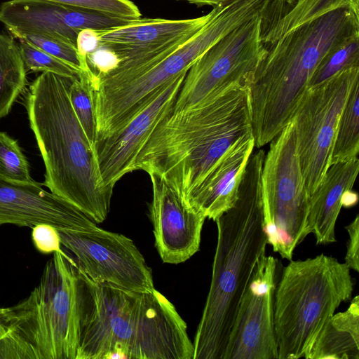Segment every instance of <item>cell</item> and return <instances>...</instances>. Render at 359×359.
<instances>
[{
  "mask_svg": "<svg viewBox=\"0 0 359 359\" xmlns=\"http://www.w3.org/2000/svg\"><path fill=\"white\" fill-rule=\"evenodd\" d=\"M187 72L169 81L123 128L95 140V151L106 187L114 189L124 175L136 170L142 148L157 123L173 105Z\"/></svg>",
  "mask_w": 359,
  "mask_h": 359,
  "instance_id": "2e32d148",
  "label": "cell"
},
{
  "mask_svg": "<svg viewBox=\"0 0 359 359\" xmlns=\"http://www.w3.org/2000/svg\"><path fill=\"white\" fill-rule=\"evenodd\" d=\"M57 231L62 248L92 280L135 292L155 289L151 268L130 238L90 217L74 230Z\"/></svg>",
  "mask_w": 359,
  "mask_h": 359,
  "instance_id": "7c38bea8",
  "label": "cell"
},
{
  "mask_svg": "<svg viewBox=\"0 0 359 359\" xmlns=\"http://www.w3.org/2000/svg\"><path fill=\"white\" fill-rule=\"evenodd\" d=\"M18 46L27 72H52L71 79L79 77L81 74L63 61L25 41H20Z\"/></svg>",
  "mask_w": 359,
  "mask_h": 359,
  "instance_id": "83f0119b",
  "label": "cell"
},
{
  "mask_svg": "<svg viewBox=\"0 0 359 359\" xmlns=\"http://www.w3.org/2000/svg\"><path fill=\"white\" fill-rule=\"evenodd\" d=\"M148 175L152 186L149 216L155 246L164 263L184 262L200 249L206 217L162 177L154 173Z\"/></svg>",
  "mask_w": 359,
  "mask_h": 359,
  "instance_id": "e0dca14e",
  "label": "cell"
},
{
  "mask_svg": "<svg viewBox=\"0 0 359 359\" xmlns=\"http://www.w3.org/2000/svg\"><path fill=\"white\" fill-rule=\"evenodd\" d=\"M134 20L43 0H9L0 5V22L10 33H38L76 47L78 35L83 30L106 29Z\"/></svg>",
  "mask_w": 359,
  "mask_h": 359,
  "instance_id": "9a60e30c",
  "label": "cell"
},
{
  "mask_svg": "<svg viewBox=\"0 0 359 359\" xmlns=\"http://www.w3.org/2000/svg\"><path fill=\"white\" fill-rule=\"evenodd\" d=\"M18 43L0 33V119L7 116L27 84Z\"/></svg>",
  "mask_w": 359,
  "mask_h": 359,
  "instance_id": "7402d4cb",
  "label": "cell"
},
{
  "mask_svg": "<svg viewBox=\"0 0 359 359\" xmlns=\"http://www.w3.org/2000/svg\"><path fill=\"white\" fill-rule=\"evenodd\" d=\"M355 2L297 0L262 30L266 52L249 87L255 147L269 144L292 121L322 59L359 36V4Z\"/></svg>",
  "mask_w": 359,
  "mask_h": 359,
  "instance_id": "6da1fadb",
  "label": "cell"
},
{
  "mask_svg": "<svg viewBox=\"0 0 359 359\" xmlns=\"http://www.w3.org/2000/svg\"><path fill=\"white\" fill-rule=\"evenodd\" d=\"M32 239L34 247L43 254H51L62 249L57 230L49 224H41L32 228Z\"/></svg>",
  "mask_w": 359,
  "mask_h": 359,
  "instance_id": "f546056e",
  "label": "cell"
},
{
  "mask_svg": "<svg viewBox=\"0 0 359 359\" xmlns=\"http://www.w3.org/2000/svg\"><path fill=\"white\" fill-rule=\"evenodd\" d=\"M0 177L18 182H34L18 142L4 132H0Z\"/></svg>",
  "mask_w": 359,
  "mask_h": 359,
  "instance_id": "4316f807",
  "label": "cell"
},
{
  "mask_svg": "<svg viewBox=\"0 0 359 359\" xmlns=\"http://www.w3.org/2000/svg\"><path fill=\"white\" fill-rule=\"evenodd\" d=\"M96 11L122 18H141L138 7L130 0H43Z\"/></svg>",
  "mask_w": 359,
  "mask_h": 359,
  "instance_id": "f1b7e54d",
  "label": "cell"
},
{
  "mask_svg": "<svg viewBox=\"0 0 359 359\" xmlns=\"http://www.w3.org/2000/svg\"><path fill=\"white\" fill-rule=\"evenodd\" d=\"M72 79L43 72L29 86L25 107L45 165L43 185L99 224L109 214L113 189L103 182L94 146L72 106Z\"/></svg>",
  "mask_w": 359,
  "mask_h": 359,
  "instance_id": "5b68a950",
  "label": "cell"
},
{
  "mask_svg": "<svg viewBox=\"0 0 359 359\" xmlns=\"http://www.w3.org/2000/svg\"><path fill=\"white\" fill-rule=\"evenodd\" d=\"M359 171L358 158L332 164L322 183L309 196L307 228L318 245L336 242L335 225L344 194L351 190Z\"/></svg>",
  "mask_w": 359,
  "mask_h": 359,
  "instance_id": "ffe728a7",
  "label": "cell"
},
{
  "mask_svg": "<svg viewBox=\"0 0 359 359\" xmlns=\"http://www.w3.org/2000/svg\"><path fill=\"white\" fill-rule=\"evenodd\" d=\"M42 185L36 181L18 182L0 177V225L32 229L45 224L57 231H72L89 217Z\"/></svg>",
  "mask_w": 359,
  "mask_h": 359,
  "instance_id": "ac0fdd59",
  "label": "cell"
},
{
  "mask_svg": "<svg viewBox=\"0 0 359 359\" xmlns=\"http://www.w3.org/2000/svg\"><path fill=\"white\" fill-rule=\"evenodd\" d=\"M259 14L209 48L189 69L170 110L189 109L234 86L249 88L266 52Z\"/></svg>",
  "mask_w": 359,
  "mask_h": 359,
  "instance_id": "30bf717a",
  "label": "cell"
},
{
  "mask_svg": "<svg viewBox=\"0 0 359 359\" xmlns=\"http://www.w3.org/2000/svg\"><path fill=\"white\" fill-rule=\"evenodd\" d=\"M265 154L263 149L252 153L235 204L215 220L217 241L212 278L192 342L193 359H223L243 294L265 254L262 194Z\"/></svg>",
  "mask_w": 359,
  "mask_h": 359,
  "instance_id": "277c9868",
  "label": "cell"
},
{
  "mask_svg": "<svg viewBox=\"0 0 359 359\" xmlns=\"http://www.w3.org/2000/svg\"><path fill=\"white\" fill-rule=\"evenodd\" d=\"M259 13L253 0H235L222 6L191 38L154 65L102 83L95 92L101 114L123 126L144 109L169 81L187 72L209 48Z\"/></svg>",
  "mask_w": 359,
  "mask_h": 359,
  "instance_id": "ba28073f",
  "label": "cell"
},
{
  "mask_svg": "<svg viewBox=\"0 0 359 359\" xmlns=\"http://www.w3.org/2000/svg\"><path fill=\"white\" fill-rule=\"evenodd\" d=\"M251 137L249 88L234 86L189 109H170L142 148L136 170L160 176L187 200L230 147Z\"/></svg>",
  "mask_w": 359,
  "mask_h": 359,
  "instance_id": "3957f363",
  "label": "cell"
},
{
  "mask_svg": "<svg viewBox=\"0 0 359 359\" xmlns=\"http://www.w3.org/2000/svg\"><path fill=\"white\" fill-rule=\"evenodd\" d=\"M353 291L350 269L337 259L320 254L291 259L273 297L278 359L304 358L323 325L351 299Z\"/></svg>",
  "mask_w": 359,
  "mask_h": 359,
  "instance_id": "52a82bcc",
  "label": "cell"
},
{
  "mask_svg": "<svg viewBox=\"0 0 359 359\" xmlns=\"http://www.w3.org/2000/svg\"><path fill=\"white\" fill-rule=\"evenodd\" d=\"M262 173V194L267 244L291 260L309 235V194L297 151L292 120L270 142Z\"/></svg>",
  "mask_w": 359,
  "mask_h": 359,
  "instance_id": "9c48e42d",
  "label": "cell"
},
{
  "mask_svg": "<svg viewBox=\"0 0 359 359\" xmlns=\"http://www.w3.org/2000/svg\"><path fill=\"white\" fill-rule=\"evenodd\" d=\"M358 202V195L352 189L346 191L342 198V206L350 208L355 205Z\"/></svg>",
  "mask_w": 359,
  "mask_h": 359,
  "instance_id": "d6a6232c",
  "label": "cell"
},
{
  "mask_svg": "<svg viewBox=\"0 0 359 359\" xmlns=\"http://www.w3.org/2000/svg\"><path fill=\"white\" fill-rule=\"evenodd\" d=\"M190 4H196L198 6L205 5L212 6L213 7L228 5L235 0H183Z\"/></svg>",
  "mask_w": 359,
  "mask_h": 359,
  "instance_id": "1f68e13d",
  "label": "cell"
},
{
  "mask_svg": "<svg viewBox=\"0 0 359 359\" xmlns=\"http://www.w3.org/2000/svg\"><path fill=\"white\" fill-rule=\"evenodd\" d=\"M221 6L213 7L209 13L195 18H141L123 26L92 30L95 50H105L114 57L116 65L107 71L122 72L154 65L196 34Z\"/></svg>",
  "mask_w": 359,
  "mask_h": 359,
  "instance_id": "4fadbf2b",
  "label": "cell"
},
{
  "mask_svg": "<svg viewBox=\"0 0 359 359\" xmlns=\"http://www.w3.org/2000/svg\"><path fill=\"white\" fill-rule=\"evenodd\" d=\"M77 288L76 359H193L186 323L156 289L135 292L96 282L79 268Z\"/></svg>",
  "mask_w": 359,
  "mask_h": 359,
  "instance_id": "7a4b0ae2",
  "label": "cell"
},
{
  "mask_svg": "<svg viewBox=\"0 0 359 359\" xmlns=\"http://www.w3.org/2000/svg\"><path fill=\"white\" fill-rule=\"evenodd\" d=\"M289 4H294L297 1V0H286Z\"/></svg>",
  "mask_w": 359,
  "mask_h": 359,
  "instance_id": "836d02e7",
  "label": "cell"
},
{
  "mask_svg": "<svg viewBox=\"0 0 359 359\" xmlns=\"http://www.w3.org/2000/svg\"><path fill=\"white\" fill-rule=\"evenodd\" d=\"M349 238L347 243L345 264L350 269L359 271V215L346 227Z\"/></svg>",
  "mask_w": 359,
  "mask_h": 359,
  "instance_id": "4dcf8cb0",
  "label": "cell"
},
{
  "mask_svg": "<svg viewBox=\"0 0 359 359\" xmlns=\"http://www.w3.org/2000/svg\"><path fill=\"white\" fill-rule=\"evenodd\" d=\"M358 151L359 81H357L349 92L339 117L331 165L358 158Z\"/></svg>",
  "mask_w": 359,
  "mask_h": 359,
  "instance_id": "603a6c76",
  "label": "cell"
},
{
  "mask_svg": "<svg viewBox=\"0 0 359 359\" xmlns=\"http://www.w3.org/2000/svg\"><path fill=\"white\" fill-rule=\"evenodd\" d=\"M11 34L20 41H25L63 61L81 73L91 69L87 57L82 56L74 45L38 33L11 32Z\"/></svg>",
  "mask_w": 359,
  "mask_h": 359,
  "instance_id": "484cf974",
  "label": "cell"
},
{
  "mask_svg": "<svg viewBox=\"0 0 359 359\" xmlns=\"http://www.w3.org/2000/svg\"><path fill=\"white\" fill-rule=\"evenodd\" d=\"M94 75L90 69L72 80L69 97L73 109L89 140L94 146L97 137L94 100Z\"/></svg>",
  "mask_w": 359,
  "mask_h": 359,
  "instance_id": "cb8c5ba5",
  "label": "cell"
},
{
  "mask_svg": "<svg viewBox=\"0 0 359 359\" xmlns=\"http://www.w3.org/2000/svg\"><path fill=\"white\" fill-rule=\"evenodd\" d=\"M306 359H359V297L334 313L318 333Z\"/></svg>",
  "mask_w": 359,
  "mask_h": 359,
  "instance_id": "44dd1931",
  "label": "cell"
},
{
  "mask_svg": "<svg viewBox=\"0 0 359 359\" xmlns=\"http://www.w3.org/2000/svg\"><path fill=\"white\" fill-rule=\"evenodd\" d=\"M359 67V36L331 50L313 72L309 88L321 84L346 69Z\"/></svg>",
  "mask_w": 359,
  "mask_h": 359,
  "instance_id": "d4e9b609",
  "label": "cell"
},
{
  "mask_svg": "<svg viewBox=\"0 0 359 359\" xmlns=\"http://www.w3.org/2000/svg\"><path fill=\"white\" fill-rule=\"evenodd\" d=\"M359 67L342 71L309 88L292 118L297 151L305 184L311 195L322 183L331 165L332 153L341 111Z\"/></svg>",
  "mask_w": 359,
  "mask_h": 359,
  "instance_id": "8fae6325",
  "label": "cell"
},
{
  "mask_svg": "<svg viewBox=\"0 0 359 359\" xmlns=\"http://www.w3.org/2000/svg\"><path fill=\"white\" fill-rule=\"evenodd\" d=\"M254 147V137L234 144L190 193L187 202L206 218L215 222L235 204Z\"/></svg>",
  "mask_w": 359,
  "mask_h": 359,
  "instance_id": "d6986e66",
  "label": "cell"
},
{
  "mask_svg": "<svg viewBox=\"0 0 359 359\" xmlns=\"http://www.w3.org/2000/svg\"><path fill=\"white\" fill-rule=\"evenodd\" d=\"M78 267L62 248L46 262L37 285L0 322L22 359H76L79 347Z\"/></svg>",
  "mask_w": 359,
  "mask_h": 359,
  "instance_id": "8992f818",
  "label": "cell"
},
{
  "mask_svg": "<svg viewBox=\"0 0 359 359\" xmlns=\"http://www.w3.org/2000/svg\"><path fill=\"white\" fill-rule=\"evenodd\" d=\"M278 259L262 255L241 300L223 359H278L273 297Z\"/></svg>",
  "mask_w": 359,
  "mask_h": 359,
  "instance_id": "5bb4252c",
  "label": "cell"
}]
</instances>
